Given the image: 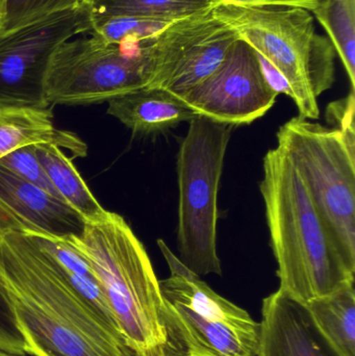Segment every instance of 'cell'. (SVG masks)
<instances>
[{"label": "cell", "mask_w": 355, "mask_h": 356, "mask_svg": "<svg viewBox=\"0 0 355 356\" xmlns=\"http://www.w3.org/2000/svg\"><path fill=\"white\" fill-rule=\"evenodd\" d=\"M0 293L33 356H135L29 232H0Z\"/></svg>", "instance_id": "1"}, {"label": "cell", "mask_w": 355, "mask_h": 356, "mask_svg": "<svg viewBox=\"0 0 355 356\" xmlns=\"http://www.w3.org/2000/svg\"><path fill=\"white\" fill-rule=\"evenodd\" d=\"M260 190L279 290L302 305L355 280L295 167L279 147L264 158Z\"/></svg>", "instance_id": "2"}, {"label": "cell", "mask_w": 355, "mask_h": 356, "mask_svg": "<svg viewBox=\"0 0 355 356\" xmlns=\"http://www.w3.org/2000/svg\"><path fill=\"white\" fill-rule=\"evenodd\" d=\"M66 240L91 265L125 342L135 356H165L164 301L149 255L122 216L85 223Z\"/></svg>", "instance_id": "3"}, {"label": "cell", "mask_w": 355, "mask_h": 356, "mask_svg": "<svg viewBox=\"0 0 355 356\" xmlns=\"http://www.w3.org/2000/svg\"><path fill=\"white\" fill-rule=\"evenodd\" d=\"M219 19L276 69L294 92L302 118L317 120L318 97L335 83V48L317 33L314 16L306 8L288 6H249L219 2Z\"/></svg>", "instance_id": "4"}, {"label": "cell", "mask_w": 355, "mask_h": 356, "mask_svg": "<svg viewBox=\"0 0 355 356\" xmlns=\"http://www.w3.org/2000/svg\"><path fill=\"white\" fill-rule=\"evenodd\" d=\"M158 245L170 269V276L160 280L165 356H256L260 323L217 294L165 241Z\"/></svg>", "instance_id": "5"}, {"label": "cell", "mask_w": 355, "mask_h": 356, "mask_svg": "<svg viewBox=\"0 0 355 356\" xmlns=\"http://www.w3.org/2000/svg\"><path fill=\"white\" fill-rule=\"evenodd\" d=\"M276 139L338 251L355 271V140L299 116L279 127Z\"/></svg>", "instance_id": "6"}, {"label": "cell", "mask_w": 355, "mask_h": 356, "mask_svg": "<svg viewBox=\"0 0 355 356\" xmlns=\"http://www.w3.org/2000/svg\"><path fill=\"white\" fill-rule=\"evenodd\" d=\"M233 127L196 116L177 154L181 261L198 276L222 275L217 252L218 191Z\"/></svg>", "instance_id": "7"}, {"label": "cell", "mask_w": 355, "mask_h": 356, "mask_svg": "<svg viewBox=\"0 0 355 356\" xmlns=\"http://www.w3.org/2000/svg\"><path fill=\"white\" fill-rule=\"evenodd\" d=\"M148 41L108 43L91 33L65 42L46 74L48 104H94L148 89L154 79Z\"/></svg>", "instance_id": "8"}, {"label": "cell", "mask_w": 355, "mask_h": 356, "mask_svg": "<svg viewBox=\"0 0 355 356\" xmlns=\"http://www.w3.org/2000/svg\"><path fill=\"white\" fill-rule=\"evenodd\" d=\"M94 6L89 0L0 35V108H47L45 79L58 47L90 33Z\"/></svg>", "instance_id": "9"}, {"label": "cell", "mask_w": 355, "mask_h": 356, "mask_svg": "<svg viewBox=\"0 0 355 356\" xmlns=\"http://www.w3.org/2000/svg\"><path fill=\"white\" fill-rule=\"evenodd\" d=\"M215 6L173 21L149 39L154 79L148 89L179 97L218 68L239 37L216 16Z\"/></svg>", "instance_id": "10"}, {"label": "cell", "mask_w": 355, "mask_h": 356, "mask_svg": "<svg viewBox=\"0 0 355 356\" xmlns=\"http://www.w3.org/2000/svg\"><path fill=\"white\" fill-rule=\"evenodd\" d=\"M277 96L256 52L239 38L210 76L177 98L196 116L233 127L262 118Z\"/></svg>", "instance_id": "11"}, {"label": "cell", "mask_w": 355, "mask_h": 356, "mask_svg": "<svg viewBox=\"0 0 355 356\" xmlns=\"http://www.w3.org/2000/svg\"><path fill=\"white\" fill-rule=\"evenodd\" d=\"M85 220L68 204L0 167V232L79 236Z\"/></svg>", "instance_id": "12"}, {"label": "cell", "mask_w": 355, "mask_h": 356, "mask_svg": "<svg viewBox=\"0 0 355 356\" xmlns=\"http://www.w3.org/2000/svg\"><path fill=\"white\" fill-rule=\"evenodd\" d=\"M256 356H341L306 305L277 290L263 300Z\"/></svg>", "instance_id": "13"}, {"label": "cell", "mask_w": 355, "mask_h": 356, "mask_svg": "<svg viewBox=\"0 0 355 356\" xmlns=\"http://www.w3.org/2000/svg\"><path fill=\"white\" fill-rule=\"evenodd\" d=\"M108 102V114L139 135L163 133L196 117L179 98L162 89L139 90Z\"/></svg>", "instance_id": "14"}, {"label": "cell", "mask_w": 355, "mask_h": 356, "mask_svg": "<svg viewBox=\"0 0 355 356\" xmlns=\"http://www.w3.org/2000/svg\"><path fill=\"white\" fill-rule=\"evenodd\" d=\"M37 144H52L75 156H87V145L76 135L56 129L49 108H0V159Z\"/></svg>", "instance_id": "15"}, {"label": "cell", "mask_w": 355, "mask_h": 356, "mask_svg": "<svg viewBox=\"0 0 355 356\" xmlns=\"http://www.w3.org/2000/svg\"><path fill=\"white\" fill-rule=\"evenodd\" d=\"M35 154L60 199L74 209L85 223H95L108 216L88 188L70 159L58 146L37 144Z\"/></svg>", "instance_id": "16"}, {"label": "cell", "mask_w": 355, "mask_h": 356, "mask_svg": "<svg viewBox=\"0 0 355 356\" xmlns=\"http://www.w3.org/2000/svg\"><path fill=\"white\" fill-rule=\"evenodd\" d=\"M304 305L333 348L341 356H355L354 282Z\"/></svg>", "instance_id": "17"}, {"label": "cell", "mask_w": 355, "mask_h": 356, "mask_svg": "<svg viewBox=\"0 0 355 356\" xmlns=\"http://www.w3.org/2000/svg\"><path fill=\"white\" fill-rule=\"evenodd\" d=\"M339 56L355 89V0H320L312 10Z\"/></svg>", "instance_id": "18"}, {"label": "cell", "mask_w": 355, "mask_h": 356, "mask_svg": "<svg viewBox=\"0 0 355 356\" xmlns=\"http://www.w3.org/2000/svg\"><path fill=\"white\" fill-rule=\"evenodd\" d=\"M219 2V0H101L93 4L94 16L131 15L177 20Z\"/></svg>", "instance_id": "19"}, {"label": "cell", "mask_w": 355, "mask_h": 356, "mask_svg": "<svg viewBox=\"0 0 355 356\" xmlns=\"http://www.w3.org/2000/svg\"><path fill=\"white\" fill-rule=\"evenodd\" d=\"M173 21L131 15L94 16L90 33L108 43H122L131 39L143 41L156 37Z\"/></svg>", "instance_id": "20"}, {"label": "cell", "mask_w": 355, "mask_h": 356, "mask_svg": "<svg viewBox=\"0 0 355 356\" xmlns=\"http://www.w3.org/2000/svg\"><path fill=\"white\" fill-rule=\"evenodd\" d=\"M83 0H4L0 14V35L68 10Z\"/></svg>", "instance_id": "21"}, {"label": "cell", "mask_w": 355, "mask_h": 356, "mask_svg": "<svg viewBox=\"0 0 355 356\" xmlns=\"http://www.w3.org/2000/svg\"><path fill=\"white\" fill-rule=\"evenodd\" d=\"M0 167L21 179L60 199L35 154V145L24 146L0 159ZM62 200V199H60Z\"/></svg>", "instance_id": "22"}, {"label": "cell", "mask_w": 355, "mask_h": 356, "mask_svg": "<svg viewBox=\"0 0 355 356\" xmlns=\"http://www.w3.org/2000/svg\"><path fill=\"white\" fill-rule=\"evenodd\" d=\"M0 350L10 355H27V345L19 330L12 309L0 293Z\"/></svg>", "instance_id": "23"}, {"label": "cell", "mask_w": 355, "mask_h": 356, "mask_svg": "<svg viewBox=\"0 0 355 356\" xmlns=\"http://www.w3.org/2000/svg\"><path fill=\"white\" fill-rule=\"evenodd\" d=\"M327 121L335 125L346 137L355 140L354 133V91L347 97L331 102L327 106Z\"/></svg>", "instance_id": "24"}, {"label": "cell", "mask_w": 355, "mask_h": 356, "mask_svg": "<svg viewBox=\"0 0 355 356\" xmlns=\"http://www.w3.org/2000/svg\"><path fill=\"white\" fill-rule=\"evenodd\" d=\"M220 2L231 3L249 4V6H288L306 8L312 12L320 0H219Z\"/></svg>", "instance_id": "25"}, {"label": "cell", "mask_w": 355, "mask_h": 356, "mask_svg": "<svg viewBox=\"0 0 355 356\" xmlns=\"http://www.w3.org/2000/svg\"><path fill=\"white\" fill-rule=\"evenodd\" d=\"M0 356H20V355H10V353H6V351L0 350Z\"/></svg>", "instance_id": "26"}, {"label": "cell", "mask_w": 355, "mask_h": 356, "mask_svg": "<svg viewBox=\"0 0 355 356\" xmlns=\"http://www.w3.org/2000/svg\"><path fill=\"white\" fill-rule=\"evenodd\" d=\"M4 0H0V14H1L2 6H3Z\"/></svg>", "instance_id": "27"}, {"label": "cell", "mask_w": 355, "mask_h": 356, "mask_svg": "<svg viewBox=\"0 0 355 356\" xmlns=\"http://www.w3.org/2000/svg\"><path fill=\"white\" fill-rule=\"evenodd\" d=\"M90 2H91L92 4L97 3V2L101 1V0H89Z\"/></svg>", "instance_id": "28"}]
</instances>
